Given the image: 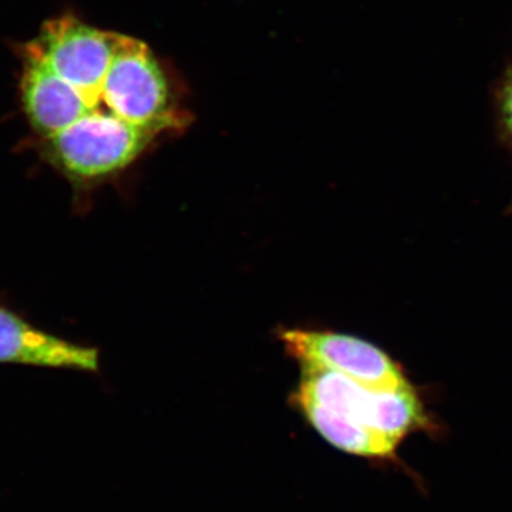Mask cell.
Wrapping results in <instances>:
<instances>
[{"label":"cell","instance_id":"6","mask_svg":"<svg viewBox=\"0 0 512 512\" xmlns=\"http://www.w3.org/2000/svg\"><path fill=\"white\" fill-rule=\"evenodd\" d=\"M306 420L333 447L352 456L390 458L396 454V444L359 421L340 416L309 402H296Z\"/></svg>","mask_w":512,"mask_h":512},{"label":"cell","instance_id":"4","mask_svg":"<svg viewBox=\"0 0 512 512\" xmlns=\"http://www.w3.org/2000/svg\"><path fill=\"white\" fill-rule=\"evenodd\" d=\"M281 338L302 365L332 370L370 389L394 392L409 387L396 363L365 340L302 329L285 330Z\"/></svg>","mask_w":512,"mask_h":512},{"label":"cell","instance_id":"5","mask_svg":"<svg viewBox=\"0 0 512 512\" xmlns=\"http://www.w3.org/2000/svg\"><path fill=\"white\" fill-rule=\"evenodd\" d=\"M0 365L97 372L99 350L59 338L0 306Z\"/></svg>","mask_w":512,"mask_h":512},{"label":"cell","instance_id":"7","mask_svg":"<svg viewBox=\"0 0 512 512\" xmlns=\"http://www.w3.org/2000/svg\"><path fill=\"white\" fill-rule=\"evenodd\" d=\"M503 113L504 120L512 134V77L505 84L503 92Z\"/></svg>","mask_w":512,"mask_h":512},{"label":"cell","instance_id":"3","mask_svg":"<svg viewBox=\"0 0 512 512\" xmlns=\"http://www.w3.org/2000/svg\"><path fill=\"white\" fill-rule=\"evenodd\" d=\"M104 101L114 116L137 126L165 131L183 124L157 57L146 43L130 36L123 35L110 64Z\"/></svg>","mask_w":512,"mask_h":512},{"label":"cell","instance_id":"1","mask_svg":"<svg viewBox=\"0 0 512 512\" xmlns=\"http://www.w3.org/2000/svg\"><path fill=\"white\" fill-rule=\"evenodd\" d=\"M160 133L99 111L40 141V153L76 190H90L130 167Z\"/></svg>","mask_w":512,"mask_h":512},{"label":"cell","instance_id":"2","mask_svg":"<svg viewBox=\"0 0 512 512\" xmlns=\"http://www.w3.org/2000/svg\"><path fill=\"white\" fill-rule=\"evenodd\" d=\"M295 402L318 404L323 409L359 421L399 446L419 429L423 416L412 387L375 390L323 367L302 365V379Z\"/></svg>","mask_w":512,"mask_h":512}]
</instances>
